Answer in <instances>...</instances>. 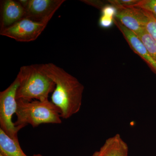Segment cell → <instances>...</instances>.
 Here are the masks:
<instances>
[{"label":"cell","instance_id":"obj_1","mask_svg":"<svg viewBox=\"0 0 156 156\" xmlns=\"http://www.w3.org/2000/svg\"><path fill=\"white\" fill-rule=\"evenodd\" d=\"M40 69L54 82L56 88L51 101L61 112V117L68 119L80 111L83 85L63 69L52 63L39 64Z\"/></svg>","mask_w":156,"mask_h":156},{"label":"cell","instance_id":"obj_2","mask_svg":"<svg viewBox=\"0 0 156 156\" xmlns=\"http://www.w3.org/2000/svg\"><path fill=\"white\" fill-rule=\"evenodd\" d=\"M16 115V127L20 129L28 125L33 128L43 124H61V112L51 101H27L18 99Z\"/></svg>","mask_w":156,"mask_h":156},{"label":"cell","instance_id":"obj_3","mask_svg":"<svg viewBox=\"0 0 156 156\" xmlns=\"http://www.w3.org/2000/svg\"><path fill=\"white\" fill-rule=\"evenodd\" d=\"M19 73L21 81L17 91V100H48L49 94L56 88L54 82L42 71L39 64L22 66Z\"/></svg>","mask_w":156,"mask_h":156},{"label":"cell","instance_id":"obj_4","mask_svg":"<svg viewBox=\"0 0 156 156\" xmlns=\"http://www.w3.org/2000/svg\"><path fill=\"white\" fill-rule=\"evenodd\" d=\"M20 81L21 76L18 73L12 83L0 92V128L16 141H19L17 134L20 129L15 126L12 122V118L17 111L16 94Z\"/></svg>","mask_w":156,"mask_h":156},{"label":"cell","instance_id":"obj_5","mask_svg":"<svg viewBox=\"0 0 156 156\" xmlns=\"http://www.w3.org/2000/svg\"><path fill=\"white\" fill-rule=\"evenodd\" d=\"M50 21H36L23 18L8 28L1 31L0 34L20 42L33 41L41 34Z\"/></svg>","mask_w":156,"mask_h":156},{"label":"cell","instance_id":"obj_6","mask_svg":"<svg viewBox=\"0 0 156 156\" xmlns=\"http://www.w3.org/2000/svg\"><path fill=\"white\" fill-rule=\"evenodd\" d=\"M25 10L24 18L36 21L50 20L64 0H21Z\"/></svg>","mask_w":156,"mask_h":156},{"label":"cell","instance_id":"obj_7","mask_svg":"<svg viewBox=\"0 0 156 156\" xmlns=\"http://www.w3.org/2000/svg\"><path fill=\"white\" fill-rule=\"evenodd\" d=\"M115 18L126 28L135 34L145 29L146 16L144 10L136 7L117 9Z\"/></svg>","mask_w":156,"mask_h":156},{"label":"cell","instance_id":"obj_8","mask_svg":"<svg viewBox=\"0 0 156 156\" xmlns=\"http://www.w3.org/2000/svg\"><path fill=\"white\" fill-rule=\"evenodd\" d=\"M114 23L122 34L131 49L146 62L156 75V62L151 56L141 40L136 34L126 28L115 18Z\"/></svg>","mask_w":156,"mask_h":156},{"label":"cell","instance_id":"obj_9","mask_svg":"<svg viewBox=\"0 0 156 156\" xmlns=\"http://www.w3.org/2000/svg\"><path fill=\"white\" fill-rule=\"evenodd\" d=\"M25 10L20 2L6 0L3 3L1 31L24 18Z\"/></svg>","mask_w":156,"mask_h":156},{"label":"cell","instance_id":"obj_10","mask_svg":"<svg viewBox=\"0 0 156 156\" xmlns=\"http://www.w3.org/2000/svg\"><path fill=\"white\" fill-rule=\"evenodd\" d=\"M128 144L120 134L108 138L100 150L95 151L94 156H128Z\"/></svg>","mask_w":156,"mask_h":156},{"label":"cell","instance_id":"obj_11","mask_svg":"<svg viewBox=\"0 0 156 156\" xmlns=\"http://www.w3.org/2000/svg\"><path fill=\"white\" fill-rule=\"evenodd\" d=\"M0 153L5 156H28L22 150L19 141L9 137L0 128ZM32 156H43L41 154H35Z\"/></svg>","mask_w":156,"mask_h":156},{"label":"cell","instance_id":"obj_12","mask_svg":"<svg viewBox=\"0 0 156 156\" xmlns=\"http://www.w3.org/2000/svg\"><path fill=\"white\" fill-rule=\"evenodd\" d=\"M136 35L143 42L151 56L156 62V41L148 33L145 29Z\"/></svg>","mask_w":156,"mask_h":156},{"label":"cell","instance_id":"obj_13","mask_svg":"<svg viewBox=\"0 0 156 156\" xmlns=\"http://www.w3.org/2000/svg\"><path fill=\"white\" fill-rule=\"evenodd\" d=\"M144 10L146 16V30L156 41V16L149 11Z\"/></svg>","mask_w":156,"mask_h":156},{"label":"cell","instance_id":"obj_14","mask_svg":"<svg viewBox=\"0 0 156 156\" xmlns=\"http://www.w3.org/2000/svg\"><path fill=\"white\" fill-rule=\"evenodd\" d=\"M134 7L149 11L156 16V0H140Z\"/></svg>","mask_w":156,"mask_h":156},{"label":"cell","instance_id":"obj_15","mask_svg":"<svg viewBox=\"0 0 156 156\" xmlns=\"http://www.w3.org/2000/svg\"><path fill=\"white\" fill-rule=\"evenodd\" d=\"M139 0H109L108 2L116 9L123 7H134L139 2Z\"/></svg>","mask_w":156,"mask_h":156},{"label":"cell","instance_id":"obj_16","mask_svg":"<svg viewBox=\"0 0 156 156\" xmlns=\"http://www.w3.org/2000/svg\"><path fill=\"white\" fill-rule=\"evenodd\" d=\"M115 18L101 15L99 20V25L103 28H108L111 27L114 23Z\"/></svg>","mask_w":156,"mask_h":156},{"label":"cell","instance_id":"obj_17","mask_svg":"<svg viewBox=\"0 0 156 156\" xmlns=\"http://www.w3.org/2000/svg\"><path fill=\"white\" fill-rule=\"evenodd\" d=\"M117 13V9L112 5H105L101 9V15L115 18Z\"/></svg>","mask_w":156,"mask_h":156},{"label":"cell","instance_id":"obj_18","mask_svg":"<svg viewBox=\"0 0 156 156\" xmlns=\"http://www.w3.org/2000/svg\"><path fill=\"white\" fill-rule=\"evenodd\" d=\"M84 2L88 5L94 6L98 9H102V8L105 5L103 2L97 1H83Z\"/></svg>","mask_w":156,"mask_h":156},{"label":"cell","instance_id":"obj_19","mask_svg":"<svg viewBox=\"0 0 156 156\" xmlns=\"http://www.w3.org/2000/svg\"><path fill=\"white\" fill-rule=\"evenodd\" d=\"M0 156H5L3 155L2 154L0 153Z\"/></svg>","mask_w":156,"mask_h":156},{"label":"cell","instance_id":"obj_20","mask_svg":"<svg viewBox=\"0 0 156 156\" xmlns=\"http://www.w3.org/2000/svg\"><path fill=\"white\" fill-rule=\"evenodd\" d=\"M92 156H94L92 155Z\"/></svg>","mask_w":156,"mask_h":156}]
</instances>
